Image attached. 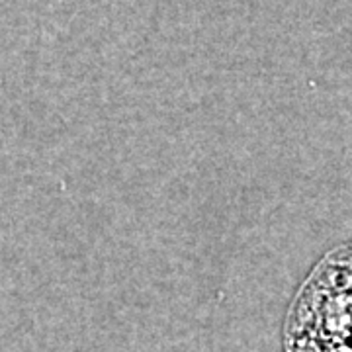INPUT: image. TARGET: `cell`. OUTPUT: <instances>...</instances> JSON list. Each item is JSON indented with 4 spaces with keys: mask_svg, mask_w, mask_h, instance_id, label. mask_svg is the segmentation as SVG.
I'll list each match as a JSON object with an SVG mask.
<instances>
[{
    "mask_svg": "<svg viewBox=\"0 0 352 352\" xmlns=\"http://www.w3.org/2000/svg\"><path fill=\"white\" fill-rule=\"evenodd\" d=\"M286 352H352V243L317 264L294 298Z\"/></svg>",
    "mask_w": 352,
    "mask_h": 352,
    "instance_id": "1",
    "label": "cell"
}]
</instances>
